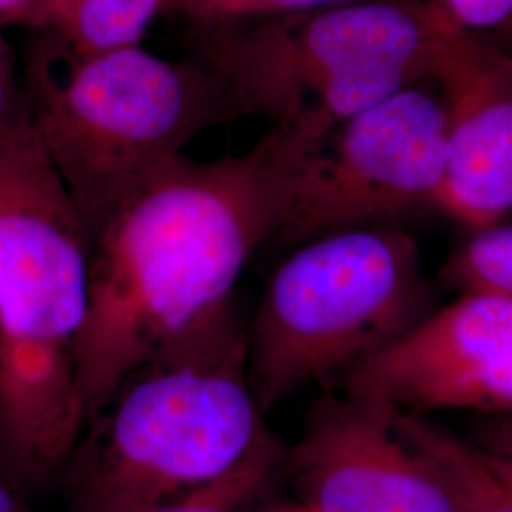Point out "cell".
<instances>
[{
	"mask_svg": "<svg viewBox=\"0 0 512 512\" xmlns=\"http://www.w3.org/2000/svg\"><path fill=\"white\" fill-rule=\"evenodd\" d=\"M471 440L512 459V416H492L476 421Z\"/></svg>",
	"mask_w": 512,
	"mask_h": 512,
	"instance_id": "obj_19",
	"label": "cell"
},
{
	"mask_svg": "<svg viewBox=\"0 0 512 512\" xmlns=\"http://www.w3.org/2000/svg\"><path fill=\"white\" fill-rule=\"evenodd\" d=\"M0 512H35L27 501V495L21 494L14 486L0 480Z\"/></svg>",
	"mask_w": 512,
	"mask_h": 512,
	"instance_id": "obj_21",
	"label": "cell"
},
{
	"mask_svg": "<svg viewBox=\"0 0 512 512\" xmlns=\"http://www.w3.org/2000/svg\"><path fill=\"white\" fill-rule=\"evenodd\" d=\"M440 18L512 54V0H429Z\"/></svg>",
	"mask_w": 512,
	"mask_h": 512,
	"instance_id": "obj_15",
	"label": "cell"
},
{
	"mask_svg": "<svg viewBox=\"0 0 512 512\" xmlns=\"http://www.w3.org/2000/svg\"><path fill=\"white\" fill-rule=\"evenodd\" d=\"M92 238L37 129L0 141V385L21 494L59 484L84 429Z\"/></svg>",
	"mask_w": 512,
	"mask_h": 512,
	"instance_id": "obj_2",
	"label": "cell"
},
{
	"mask_svg": "<svg viewBox=\"0 0 512 512\" xmlns=\"http://www.w3.org/2000/svg\"><path fill=\"white\" fill-rule=\"evenodd\" d=\"M433 82L448 122L439 209L494 226L512 213V55L439 16Z\"/></svg>",
	"mask_w": 512,
	"mask_h": 512,
	"instance_id": "obj_10",
	"label": "cell"
},
{
	"mask_svg": "<svg viewBox=\"0 0 512 512\" xmlns=\"http://www.w3.org/2000/svg\"><path fill=\"white\" fill-rule=\"evenodd\" d=\"M512 55V54H511Z\"/></svg>",
	"mask_w": 512,
	"mask_h": 512,
	"instance_id": "obj_24",
	"label": "cell"
},
{
	"mask_svg": "<svg viewBox=\"0 0 512 512\" xmlns=\"http://www.w3.org/2000/svg\"><path fill=\"white\" fill-rule=\"evenodd\" d=\"M459 294H495L512 300V220L475 230L440 270Z\"/></svg>",
	"mask_w": 512,
	"mask_h": 512,
	"instance_id": "obj_14",
	"label": "cell"
},
{
	"mask_svg": "<svg viewBox=\"0 0 512 512\" xmlns=\"http://www.w3.org/2000/svg\"><path fill=\"white\" fill-rule=\"evenodd\" d=\"M266 431L232 304L133 370L86 421L59 484L67 512H152L236 467Z\"/></svg>",
	"mask_w": 512,
	"mask_h": 512,
	"instance_id": "obj_3",
	"label": "cell"
},
{
	"mask_svg": "<svg viewBox=\"0 0 512 512\" xmlns=\"http://www.w3.org/2000/svg\"><path fill=\"white\" fill-rule=\"evenodd\" d=\"M351 0H192L181 18L188 23H209V21H226V19L253 18L287 10L317 8Z\"/></svg>",
	"mask_w": 512,
	"mask_h": 512,
	"instance_id": "obj_17",
	"label": "cell"
},
{
	"mask_svg": "<svg viewBox=\"0 0 512 512\" xmlns=\"http://www.w3.org/2000/svg\"><path fill=\"white\" fill-rule=\"evenodd\" d=\"M167 0H50L40 35L73 55H99L141 46Z\"/></svg>",
	"mask_w": 512,
	"mask_h": 512,
	"instance_id": "obj_12",
	"label": "cell"
},
{
	"mask_svg": "<svg viewBox=\"0 0 512 512\" xmlns=\"http://www.w3.org/2000/svg\"><path fill=\"white\" fill-rule=\"evenodd\" d=\"M437 44L429 0H351L190 23L192 57L219 76L239 118L260 116L306 141L433 82Z\"/></svg>",
	"mask_w": 512,
	"mask_h": 512,
	"instance_id": "obj_4",
	"label": "cell"
},
{
	"mask_svg": "<svg viewBox=\"0 0 512 512\" xmlns=\"http://www.w3.org/2000/svg\"><path fill=\"white\" fill-rule=\"evenodd\" d=\"M190 2H192V0H167V4H165V14H177V16H179Z\"/></svg>",
	"mask_w": 512,
	"mask_h": 512,
	"instance_id": "obj_22",
	"label": "cell"
},
{
	"mask_svg": "<svg viewBox=\"0 0 512 512\" xmlns=\"http://www.w3.org/2000/svg\"><path fill=\"white\" fill-rule=\"evenodd\" d=\"M285 463L311 512H454L384 403L346 395L315 404Z\"/></svg>",
	"mask_w": 512,
	"mask_h": 512,
	"instance_id": "obj_9",
	"label": "cell"
},
{
	"mask_svg": "<svg viewBox=\"0 0 512 512\" xmlns=\"http://www.w3.org/2000/svg\"><path fill=\"white\" fill-rule=\"evenodd\" d=\"M285 461L287 452L266 429L228 473L152 512H241L266 490Z\"/></svg>",
	"mask_w": 512,
	"mask_h": 512,
	"instance_id": "obj_13",
	"label": "cell"
},
{
	"mask_svg": "<svg viewBox=\"0 0 512 512\" xmlns=\"http://www.w3.org/2000/svg\"><path fill=\"white\" fill-rule=\"evenodd\" d=\"M300 150L298 137L270 128L239 156L175 154L112 205L92 234L78 349L86 421L133 370L230 302L251 255L283 230Z\"/></svg>",
	"mask_w": 512,
	"mask_h": 512,
	"instance_id": "obj_1",
	"label": "cell"
},
{
	"mask_svg": "<svg viewBox=\"0 0 512 512\" xmlns=\"http://www.w3.org/2000/svg\"><path fill=\"white\" fill-rule=\"evenodd\" d=\"M446 131L437 84L421 82L304 141L277 238L304 243L439 207Z\"/></svg>",
	"mask_w": 512,
	"mask_h": 512,
	"instance_id": "obj_7",
	"label": "cell"
},
{
	"mask_svg": "<svg viewBox=\"0 0 512 512\" xmlns=\"http://www.w3.org/2000/svg\"><path fill=\"white\" fill-rule=\"evenodd\" d=\"M274 512H311L308 507H298V509H281V511Z\"/></svg>",
	"mask_w": 512,
	"mask_h": 512,
	"instance_id": "obj_23",
	"label": "cell"
},
{
	"mask_svg": "<svg viewBox=\"0 0 512 512\" xmlns=\"http://www.w3.org/2000/svg\"><path fill=\"white\" fill-rule=\"evenodd\" d=\"M33 129L37 122L25 71H19L14 50L0 35V141Z\"/></svg>",
	"mask_w": 512,
	"mask_h": 512,
	"instance_id": "obj_16",
	"label": "cell"
},
{
	"mask_svg": "<svg viewBox=\"0 0 512 512\" xmlns=\"http://www.w3.org/2000/svg\"><path fill=\"white\" fill-rule=\"evenodd\" d=\"M50 0H0V29L25 27L44 31Z\"/></svg>",
	"mask_w": 512,
	"mask_h": 512,
	"instance_id": "obj_18",
	"label": "cell"
},
{
	"mask_svg": "<svg viewBox=\"0 0 512 512\" xmlns=\"http://www.w3.org/2000/svg\"><path fill=\"white\" fill-rule=\"evenodd\" d=\"M0 480L14 486L12 482V448H10V435H8V423L2 401V385H0Z\"/></svg>",
	"mask_w": 512,
	"mask_h": 512,
	"instance_id": "obj_20",
	"label": "cell"
},
{
	"mask_svg": "<svg viewBox=\"0 0 512 512\" xmlns=\"http://www.w3.org/2000/svg\"><path fill=\"white\" fill-rule=\"evenodd\" d=\"M389 418L397 435L439 478L452 511L512 512L511 458L459 439L418 414L389 408Z\"/></svg>",
	"mask_w": 512,
	"mask_h": 512,
	"instance_id": "obj_11",
	"label": "cell"
},
{
	"mask_svg": "<svg viewBox=\"0 0 512 512\" xmlns=\"http://www.w3.org/2000/svg\"><path fill=\"white\" fill-rule=\"evenodd\" d=\"M420 249L401 230L313 239L272 277L249 330V384L260 412L311 384L342 380L435 310Z\"/></svg>",
	"mask_w": 512,
	"mask_h": 512,
	"instance_id": "obj_6",
	"label": "cell"
},
{
	"mask_svg": "<svg viewBox=\"0 0 512 512\" xmlns=\"http://www.w3.org/2000/svg\"><path fill=\"white\" fill-rule=\"evenodd\" d=\"M25 78L40 141L90 238L150 167L239 120L219 76L192 55L169 61L135 46L82 57L40 35Z\"/></svg>",
	"mask_w": 512,
	"mask_h": 512,
	"instance_id": "obj_5",
	"label": "cell"
},
{
	"mask_svg": "<svg viewBox=\"0 0 512 512\" xmlns=\"http://www.w3.org/2000/svg\"><path fill=\"white\" fill-rule=\"evenodd\" d=\"M340 384L349 397L418 416L431 410L512 416V300L459 294Z\"/></svg>",
	"mask_w": 512,
	"mask_h": 512,
	"instance_id": "obj_8",
	"label": "cell"
}]
</instances>
